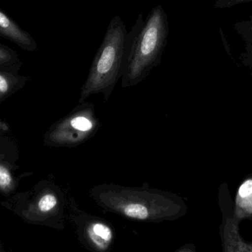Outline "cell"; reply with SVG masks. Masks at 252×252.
Instances as JSON below:
<instances>
[{
  "label": "cell",
  "mask_w": 252,
  "mask_h": 252,
  "mask_svg": "<svg viewBox=\"0 0 252 252\" xmlns=\"http://www.w3.org/2000/svg\"><path fill=\"white\" fill-rule=\"evenodd\" d=\"M94 202L106 211L136 221L161 223L180 219L187 206L173 192L151 188L101 184L90 189Z\"/></svg>",
  "instance_id": "obj_1"
},
{
  "label": "cell",
  "mask_w": 252,
  "mask_h": 252,
  "mask_svg": "<svg viewBox=\"0 0 252 252\" xmlns=\"http://www.w3.org/2000/svg\"><path fill=\"white\" fill-rule=\"evenodd\" d=\"M168 16L161 4L144 20L142 13L126 35L121 68V87L130 88L146 79L161 64L169 35Z\"/></svg>",
  "instance_id": "obj_2"
},
{
  "label": "cell",
  "mask_w": 252,
  "mask_h": 252,
  "mask_svg": "<svg viewBox=\"0 0 252 252\" xmlns=\"http://www.w3.org/2000/svg\"><path fill=\"white\" fill-rule=\"evenodd\" d=\"M222 252H252V242L243 239L240 225L235 221L232 213H223V219L219 227Z\"/></svg>",
  "instance_id": "obj_6"
},
{
  "label": "cell",
  "mask_w": 252,
  "mask_h": 252,
  "mask_svg": "<svg viewBox=\"0 0 252 252\" xmlns=\"http://www.w3.org/2000/svg\"><path fill=\"white\" fill-rule=\"evenodd\" d=\"M81 226L85 244L95 252H109L115 238L113 229L100 219L91 218Z\"/></svg>",
  "instance_id": "obj_5"
},
{
  "label": "cell",
  "mask_w": 252,
  "mask_h": 252,
  "mask_svg": "<svg viewBox=\"0 0 252 252\" xmlns=\"http://www.w3.org/2000/svg\"><path fill=\"white\" fill-rule=\"evenodd\" d=\"M252 194V179L246 181L238 190V195L241 198H245Z\"/></svg>",
  "instance_id": "obj_11"
},
{
  "label": "cell",
  "mask_w": 252,
  "mask_h": 252,
  "mask_svg": "<svg viewBox=\"0 0 252 252\" xmlns=\"http://www.w3.org/2000/svg\"><path fill=\"white\" fill-rule=\"evenodd\" d=\"M60 197L54 192H48L43 195L38 202V209L43 214H51L61 210Z\"/></svg>",
  "instance_id": "obj_8"
},
{
  "label": "cell",
  "mask_w": 252,
  "mask_h": 252,
  "mask_svg": "<svg viewBox=\"0 0 252 252\" xmlns=\"http://www.w3.org/2000/svg\"><path fill=\"white\" fill-rule=\"evenodd\" d=\"M176 252H196V250H195V247L193 244H188Z\"/></svg>",
  "instance_id": "obj_14"
},
{
  "label": "cell",
  "mask_w": 252,
  "mask_h": 252,
  "mask_svg": "<svg viewBox=\"0 0 252 252\" xmlns=\"http://www.w3.org/2000/svg\"><path fill=\"white\" fill-rule=\"evenodd\" d=\"M0 35L28 50L36 47L35 40L11 18L0 10Z\"/></svg>",
  "instance_id": "obj_7"
},
{
  "label": "cell",
  "mask_w": 252,
  "mask_h": 252,
  "mask_svg": "<svg viewBox=\"0 0 252 252\" xmlns=\"http://www.w3.org/2000/svg\"><path fill=\"white\" fill-rule=\"evenodd\" d=\"M11 180L12 178L8 170L3 166H0V187L5 188L9 186Z\"/></svg>",
  "instance_id": "obj_12"
},
{
  "label": "cell",
  "mask_w": 252,
  "mask_h": 252,
  "mask_svg": "<svg viewBox=\"0 0 252 252\" xmlns=\"http://www.w3.org/2000/svg\"><path fill=\"white\" fill-rule=\"evenodd\" d=\"M234 29L243 39L252 45V14L235 23Z\"/></svg>",
  "instance_id": "obj_9"
},
{
  "label": "cell",
  "mask_w": 252,
  "mask_h": 252,
  "mask_svg": "<svg viewBox=\"0 0 252 252\" xmlns=\"http://www.w3.org/2000/svg\"><path fill=\"white\" fill-rule=\"evenodd\" d=\"M127 33L122 18L112 17L93 59L87 80L81 87L78 103H84L89 97L96 94H103L106 103L110 100L121 79Z\"/></svg>",
  "instance_id": "obj_3"
},
{
  "label": "cell",
  "mask_w": 252,
  "mask_h": 252,
  "mask_svg": "<svg viewBox=\"0 0 252 252\" xmlns=\"http://www.w3.org/2000/svg\"><path fill=\"white\" fill-rule=\"evenodd\" d=\"M101 127L95 107L90 102L78 103L53 130L52 139L63 146H79L97 134Z\"/></svg>",
  "instance_id": "obj_4"
},
{
  "label": "cell",
  "mask_w": 252,
  "mask_h": 252,
  "mask_svg": "<svg viewBox=\"0 0 252 252\" xmlns=\"http://www.w3.org/2000/svg\"><path fill=\"white\" fill-rule=\"evenodd\" d=\"M250 2H252V0H216L213 7L216 9H227Z\"/></svg>",
  "instance_id": "obj_10"
},
{
  "label": "cell",
  "mask_w": 252,
  "mask_h": 252,
  "mask_svg": "<svg viewBox=\"0 0 252 252\" xmlns=\"http://www.w3.org/2000/svg\"><path fill=\"white\" fill-rule=\"evenodd\" d=\"M7 88H8V86H7V81L2 75H0V92L5 93Z\"/></svg>",
  "instance_id": "obj_13"
}]
</instances>
